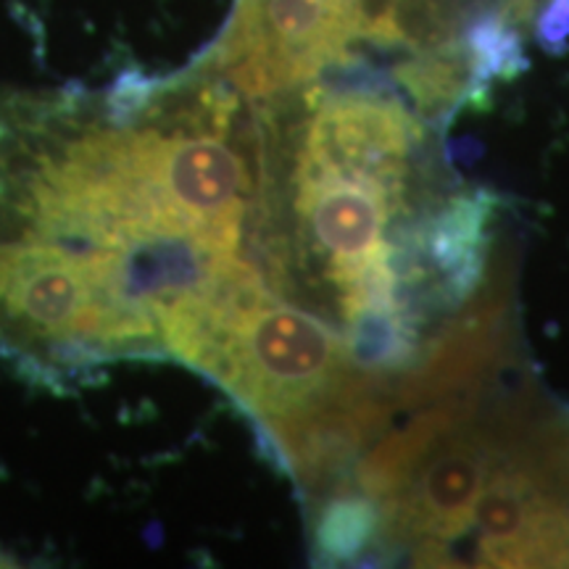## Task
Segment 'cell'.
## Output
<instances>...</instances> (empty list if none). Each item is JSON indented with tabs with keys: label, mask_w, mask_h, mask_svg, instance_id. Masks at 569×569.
Returning a JSON list of instances; mask_svg holds the SVG:
<instances>
[{
	"label": "cell",
	"mask_w": 569,
	"mask_h": 569,
	"mask_svg": "<svg viewBox=\"0 0 569 569\" xmlns=\"http://www.w3.org/2000/svg\"><path fill=\"white\" fill-rule=\"evenodd\" d=\"M234 96L201 74L106 101L0 103V232L67 248L163 327L240 256L256 182Z\"/></svg>",
	"instance_id": "6da1fadb"
},
{
	"label": "cell",
	"mask_w": 569,
	"mask_h": 569,
	"mask_svg": "<svg viewBox=\"0 0 569 569\" xmlns=\"http://www.w3.org/2000/svg\"><path fill=\"white\" fill-rule=\"evenodd\" d=\"M163 353L224 388L317 488L388 417L377 375L353 365L330 325L277 301L264 274L234 256L163 317Z\"/></svg>",
	"instance_id": "7a4b0ae2"
},
{
	"label": "cell",
	"mask_w": 569,
	"mask_h": 569,
	"mask_svg": "<svg viewBox=\"0 0 569 569\" xmlns=\"http://www.w3.org/2000/svg\"><path fill=\"white\" fill-rule=\"evenodd\" d=\"M290 184L298 234L319 259L338 298L369 267L393 259L386 230L403 190L298 148Z\"/></svg>",
	"instance_id": "3957f363"
},
{
	"label": "cell",
	"mask_w": 569,
	"mask_h": 569,
	"mask_svg": "<svg viewBox=\"0 0 569 569\" xmlns=\"http://www.w3.org/2000/svg\"><path fill=\"white\" fill-rule=\"evenodd\" d=\"M472 419V417H469ZM465 419L427 451L407 488L380 507L382 532L393 540L443 546L475 519L486 482L507 446L503 427H475Z\"/></svg>",
	"instance_id": "277c9868"
},
{
	"label": "cell",
	"mask_w": 569,
	"mask_h": 569,
	"mask_svg": "<svg viewBox=\"0 0 569 569\" xmlns=\"http://www.w3.org/2000/svg\"><path fill=\"white\" fill-rule=\"evenodd\" d=\"M493 201L486 193L453 198L422 230V256L443 277L448 301H467L486 274V227Z\"/></svg>",
	"instance_id": "5b68a950"
},
{
	"label": "cell",
	"mask_w": 569,
	"mask_h": 569,
	"mask_svg": "<svg viewBox=\"0 0 569 569\" xmlns=\"http://www.w3.org/2000/svg\"><path fill=\"white\" fill-rule=\"evenodd\" d=\"M501 311V303H486L482 309L472 311L465 322L448 330L425 359L422 369L411 372L398 386V398L403 403L430 401V398L472 386L482 369L490 367L498 351Z\"/></svg>",
	"instance_id": "8992f818"
},
{
	"label": "cell",
	"mask_w": 569,
	"mask_h": 569,
	"mask_svg": "<svg viewBox=\"0 0 569 569\" xmlns=\"http://www.w3.org/2000/svg\"><path fill=\"white\" fill-rule=\"evenodd\" d=\"M472 407L451 401L443 407L422 411L396 436H388L372 453L356 467V486L365 496L372 498L377 507H386L407 488L411 475L422 465L432 446L438 443L446 432L459 427L465 419L472 417Z\"/></svg>",
	"instance_id": "52a82bcc"
},
{
	"label": "cell",
	"mask_w": 569,
	"mask_h": 569,
	"mask_svg": "<svg viewBox=\"0 0 569 569\" xmlns=\"http://www.w3.org/2000/svg\"><path fill=\"white\" fill-rule=\"evenodd\" d=\"M348 322V351L361 372L380 375L407 369L417 359V327L401 301L369 306Z\"/></svg>",
	"instance_id": "ba28073f"
},
{
	"label": "cell",
	"mask_w": 569,
	"mask_h": 569,
	"mask_svg": "<svg viewBox=\"0 0 569 569\" xmlns=\"http://www.w3.org/2000/svg\"><path fill=\"white\" fill-rule=\"evenodd\" d=\"M382 536V511L365 493H340L319 509L317 553L319 559H359Z\"/></svg>",
	"instance_id": "9c48e42d"
},
{
	"label": "cell",
	"mask_w": 569,
	"mask_h": 569,
	"mask_svg": "<svg viewBox=\"0 0 569 569\" xmlns=\"http://www.w3.org/2000/svg\"><path fill=\"white\" fill-rule=\"evenodd\" d=\"M0 567H17V561H13V557H9V553L0 551Z\"/></svg>",
	"instance_id": "30bf717a"
},
{
	"label": "cell",
	"mask_w": 569,
	"mask_h": 569,
	"mask_svg": "<svg viewBox=\"0 0 569 569\" xmlns=\"http://www.w3.org/2000/svg\"><path fill=\"white\" fill-rule=\"evenodd\" d=\"M403 3H419V0H401V6H403Z\"/></svg>",
	"instance_id": "8fae6325"
}]
</instances>
